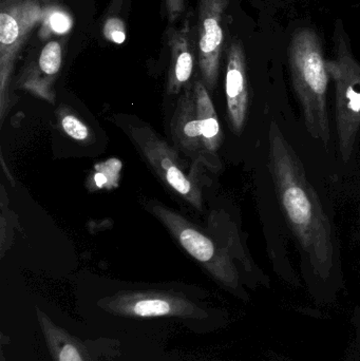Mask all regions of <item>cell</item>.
Masks as SVG:
<instances>
[{
	"mask_svg": "<svg viewBox=\"0 0 360 361\" xmlns=\"http://www.w3.org/2000/svg\"><path fill=\"white\" fill-rule=\"evenodd\" d=\"M268 137L271 173L285 216L315 274L327 279L335 265L331 223L295 150L276 123L271 124Z\"/></svg>",
	"mask_w": 360,
	"mask_h": 361,
	"instance_id": "cell-1",
	"label": "cell"
},
{
	"mask_svg": "<svg viewBox=\"0 0 360 361\" xmlns=\"http://www.w3.org/2000/svg\"><path fill=\"white\" fill-rule=\"evenodd\" d=\"M292 84L304 111L309 133L328 145L331 137L327 110L330 76L321 39L314 30L294 33L289 48Z\"/></svg>",
	"mask_w": 360,
	"mask_h": 361,
	"instance_id": "cell-2",
	"label": "cell"
},
{
	"mask_svg": "<svg viewBox=\"0 0 360 361\" xmlns=\"http://www.w3.org/2000/svg\"><path fill=\"white\" fill-rule=\"evenodd\" d=\"M148 208L168 229L182 248L216 282L236 296L247 298V293L241 283V269L228 247L217 238L163 204L151 202Z\"/></svg>",
	"mask_w": 360,
	"mask_h": 361,
	"instance_id": "cell-3",
	"label": "cell"
},
{
	"mask_svg": "<svg viewBox=\"0 0 360 361\" xmlns=\"http://www.w3.org/2000/svg\"><path fill=\"white\" fill-rule=\"evenodd\" d=\"M328 73L335 84L336 124L345 162L352 157L360 129V65L353 56L344 25L335 31V57L327 61Z\"/></svg>",
	"mask_w": 360,
	"mask_h": 361,
	"instance_id": "cell-4",
	"label": "cell"
},
{
	"mask_svg": "<svg viewBox=\"0 0 360 361\" xmlns=\"http://www.w3.org/2000/svg\"><path fill=\"white\" fill-rule=\"evenodd\" d=\"M106 313L129 319L170 317L203 320L209 314L182 293L163 290H120L97 303Z\"/></svg>",
	"mask_w": 360,
	"mask_h": 361,
	"instance_id": "cell-5",
	"label": "cell"
},
{
	"mask_svg": "<svg viewBox=\"0 0 360 361\" xmlns=\"http://www.w3.org/2000/svg\"><path fill=\"white\" fill-rule=\"evenodd\" d=\"M129 137L146 162L167 187L198 210L203 208L202 186L194 171H188L177 148L169 145L148 126L129 125Z\"/></svg>",
	"mask_w": 360,
	"mask_h": 361,
	"instance_id": "cell-6",
	"label": "cell"
},
{
	"mask_svg": "<svg viewBox=\"0 0 360 361\" xmlns=\"http://www.w3.org/2000/svg\"><path fill=\"white\" fill-rule=\"evenodd\" d=\"M44 11L36 0L0 2V114L4 120L10 103L15 63L32 31L42 23Z\"/></svg>",
	"mask_w": 360,
	"mask_h": 361,
	"instance_id": "cell-7",
	"label": "cell"
},
{
	"mask_svg": "<svg viewBox=\"0 0 360 361\" xmlns=\"http://www.w3.org/2000/svg\"><path fill=\"white\" fill-rule=\"evenodd\" d=\"M228 0H199L197 42L202 82L215 90L224 44L223 17Z\"/></svg>",
	"mask_w": 360,
	"mask_h": 361,
	"instance_id": "cell-8",
	"label": "cell"
},
{
	"mask_svg": "<svg viewBox=\"0 0 360 361\" xmlns=\"http://www.w3.org/2000/svg\"><path fill=\"white\" fill-rule=\"evenodd\" d=\"M63 65V46L58 40L46 42L39 52L23 66L16 87L31 94L55 103L54 84Z\"/></svg>",
	"mask_w": 360,
	"mask_h": 361,
	"instance_id": "cell-9",
	"label": "cell"
},
{
	"mask_svg": "<svg viewBox=\"0 0 360 361\" xmlns=\"http://www.w3.org/2000/svg\"><path fill=\"white\" fill-rule=\"evenodd\" d=\"M175 147L198 165L206 167V159L201 139V124L197 108L194 85H188L180 97L170 123Z\"/></svg>",
	"mask_w": 360,
	"mask_h": 361,
	"instance_id": "cell-10",
	"label": "cell"
},
{
	"mask_svg": "<svg viewBox=\"0 0 360 361\" xmlns=\"http://www.w3.org/2000/svg\"><path fill=\"white\" fill-rule=\"evenodd\" d=\"M226 105L230 127L235 133H242L249 106V78L244 48L235 39L228 51L225 75Z\"/></svg>",
	"mask_w": 360,
	"mask_h": 361,
	"instance_id": "cell-11",
	"label": "cell"
},
{
	"mask_svg": "<svg viewBox=\"0 0 360 361\" xmlns=\"http://www.w3.org/2000/svg\"><path fill=\"white\" fill-rule=\"evenodd\" d=\"M168 46L170 50L167 93L177 95L185 89L194 73V29L192 25V14H188L180 27H171L168 32Z\"/></svg>",
	"mask_w": 360,
	"mask_h": 361,
	"instance_id": "cell-12",
	"label": "cell"
},
{
	"mask_svg": "<svg viewBox=\"0 0 360 361\" xmlns=\"http://www.w3.org/2000/svg\"><path fill=\"white\" fill-rule=\"evenodd\" d=\"M36 318L53 361H97L86 343L55 324L39 307Z\"/></svg>",
	"mask_w": 360,
	"mask_h": 361,
	"instance_id": "cell-13",
	"label": "cell"
},
{
	"mask_svg": "<svg viewBox=\"0 0 360 361\" xmlns=\"http://www.w3.org/2000/svg\"><path fill=\"white\" fill-rule=\"evenodd\" d=\"M194 89L201 124L203 152L206 159L207 169L218 171L221 167V162L218 158V152L221 147L223 135L218 120L217 112L209 95V91L207 90L202 80L194 82Z\"/></svg>",
	"mask_w": 360,
	"mask_h": 361,
	"instance_id": "cell-14",
	"label": "cell"
},
{
	"mask_svg": "<svg viewBox=\"0 0 360 361\" xmlns=\"http://www.w3.org/2000/svg\"><path fill=\"white\" fill-rule=\"evenodd\" d=\"M209 233L228 247L239 269L247 274H255L257 271L241 239L240 233L234 222L230 221V216L223 212H217L209 214Z\"/></svg>",
	"mask_w": 360,
	"mask_h": 361,
	"instance_id": "cell-15",
	"label": "cell"
},
{
	"mask_svg": "<svg viewBox=\"0 0 360 361\" xmlns=\"http://www.w3.org/2000/svg\"><path fill=\"white\" fill-rule=\"evenodd\" d=\"M56 116L61 130L68 137L80 143L92 142L93 135L91 129L70 108L61 107V109L57 110Z\"/></svg>",
	"mask_w": 360,
	"mask_h": 361,
	"instance_id": "cell-16",
	"label": "cell"
},
{
	"mask_svg": "<svg viewBox=\"0 0 360 361\" xmlns=\"http://www.w3.org/2000/svg\"><path fill=\"white\" fill-rule=\"evenodd\" d=\"M120 169H122V163L116 159L97 165L94 173H92L89 179V182L92 184L90 188L94 190L116 188L118 187V180L120 179Z\"/></svg>",
	"mask_w": 360,
	"mask_h": 361,
	"instance_id": "cell-17",
	"label": "cell"
},
{
	"mask_svg": "<svg viewBox=\"0 0 360 361\" xmlns=\"http://www.w3.org/2000/svg\"><path fill=\"white\" fill-rule=\"evenodd\" d=\"M44 32L54 34H63L69 31L72 20L69 15L58 8H48L44 12L42 20Z\"/></svg>",
	"mask_w": 360,
	"mask_h": 361,
	"instance_id": "cell-18",
	"label": "cell"
},
{
	"mask_svg": "<svg viewBox=\"0 0 360 361\" xmlns=\"http://www.w3.org/2000/svg\"><path fill=\"white\" fill-rule=\"evenodd\" d=\"M103 35L112 44H122L126 40V25L124 21L116 16H108L104 23Z\"/></svg>",
	"mask_w": 360,
	"mask_h": 361,
	"instance_id": "cell-19",
	"label": "cell"
},
{
	"mask_svg": "<svg viewBox=\"0 0 360 361\" xmlns=\"http://www.w3.org/2000/svg\"><path fill=\"white\" fill-rule=\"evenodd\" d=\"M167 17L171 25H175L185 13L186 0H165Z\"/></svg>",
	"mask_w": 360,
	"mask_h": 361,
	"instance_id": "cell-20",
	"label": "cell"
},
{
	"mask_svg": "<svg viewBox=\"0 0 360 361\" xmlns=\"http://www.w3.org/2000/svg\"><path fill=\"white\" fill-rule=\"evenodd\" d=\"M126 1L127 0H111L107 8L108 16L118 15L122 11L123 6H124Z\"/></svg>",
	"mask_w": 360,
	"mask_h": 361,
	"instance_id": "cell-21",
	"label": "cell"
}]
</instances>
